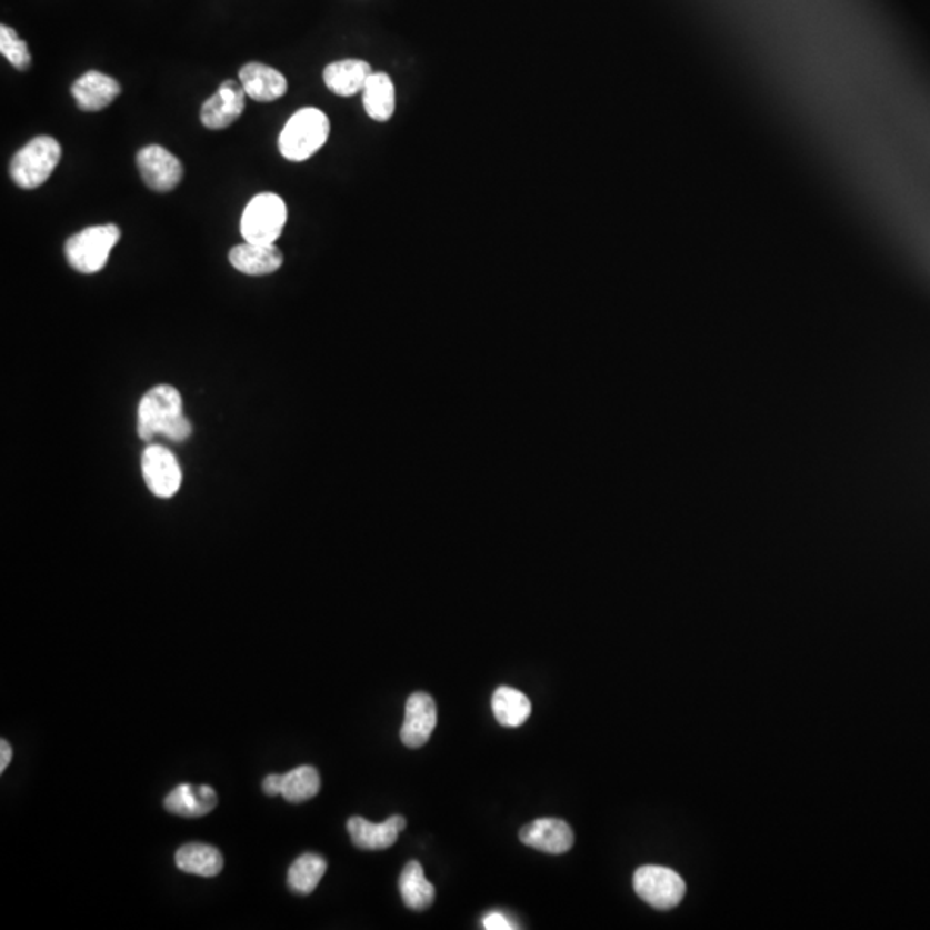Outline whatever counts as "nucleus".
Wrapping results in <instances>:
<instances>
[{
    "label": "nucleus",
    "instance_id": "nucleus-21",
    "mask_svg": "<svg viewBox=\"0 0 930 930\" xmlns=\"http://www.w3.org/2000/svg\"><path fill=\"white\" fill-rule=\"evenodd\" d=\"M178 869L200 877H216L222 870L224 860L218 848L203 842H188L177 853Z\"/></svg>",
    "mask_w": 930,
    "mask_h": 930
},
{
    "label": "nucleus",
    "instance_id": "nucleus-19",
    "mask_svg": "<svg viewBox=\"0 0 930 930\" xmlns=\"http://www.w3.org/2000/svg\"><path fill=\"white\" fill-rule=\"evenodd\" d=\"M400 894L403 903L410 910H428L434 903L437 891L434 886L426 879L424 869L419 861H409L400 876Z\"/></svg>",
    "mask_w": 930,
    "mask_h": 930
},
{
    "label": "nucleus",
    "instance_id": "nucleus-11",
    "mask_svg": "<svg viewBox=\"0 0 930 930\" xmlns=\"http://www.w3.org/2000/svg\"><path fill=\"white\" fill-rule=\"evenodd\" d=\"M519 839L526 847L548 854H562L574 847V832L560 819H538L522 827Z\"/></svg>",
    "mask_w": 930,
    "mask_h": 930
},
{
    "label": "nucleus",
    "instance_id": "nucleus-20",
    "mask_svg": "<svg viewBox=\"0 0 930 930\" xmlns=\"http://www.w3.org/2000/svg\"><path fill=\"white\" fill-rule=\"evenodd\" d=\"M494 719L503 728H519L531 716V701L519 689L502 686L491 698Z\"/></svg>",
    "mask_w": 930,
    "mask_h": 930
},
{
    "label": "nucleus",
    "instance_id": "nucleus-15",
    "mask_svg": "<svg viewBox=\"0 0 930 930\" xmlns=\"http://www.w3.org/2000/svg\"><path fill=\"white\" fill-rule=\"evenodd\" d=\"M372 71L371 64L360 59H343L326 66L322 71L324 83L340 97H352L364 90Z\"/></svg>",
    "mask_w": 930,
    "mask_h": 930
},
{
    "label": "nucleus",
    "instance_id": "nucleus-9",
    "mask_svg": "<svg viewBox=\"0 0 930 930\" xmlns=\"http://www.w3.org/2000/svg\"><path fill=\"white\" fill-rule=\"evenodd\" d=\"M246 90L237 81L228 80L218 92L203 102L200 119L209 130H224L246 111Z\"/></svg>",
    "mask_w": 930,
    "mask_h": 930
},
{
    "label": "nucleus",
    "instance_id": "nucleus-7",
    "mask_svg": "<svg viewBox=\"0 0 930 930\" xmlns=\"http://www.w3.org/2000/svg\"><path fill=\"white\" fill-rule=\"evenodd\" d=\"M140 177L153 192H171L183 180V164L161 146L143 147L137 153Z\"/></svg>",
    "mask_w": 930,
    "mask_h": 930
},
{
    "label": "nucleus",
    "instance_id": "nucleus-26",
    "mask_svg": "<svg viewBox=\"0 0 930 930\" xmlns=\"http://www.w3.org/2000/svg\"><path fill=\"white\" fill-rule=\"evenodd\" d=\"M262 789H264L268 797H281V791H283V773H271V776H268L264 782H262Z\"/></svg>",
    "mask_w": 930,
    "mask_h": 930
},
{
    "label": "nucleus",
    "instance_id": "nucleus-8",
    "mask_svg": "<svg viewBox=\"0 0 930 930\" xmlns=\"http://www.w3.org/2000/svg\"><path fill=\"white\" fill-rule=\"evenodd\" d=\"M142 474L156 497L171 498L181 487V469L168 448L150 444L142 456Z\"/></svg>",
    "mask_w": 930,
    "mask_h": 930
},
{
    "label": "nucleus",
    "instance_id": "nucleus-24",
    "mask_svg": "<svg viewBox=\"0 0 930 930\" xmlns=\"http://www.w3.org/2000/svg\"><path fill=\"white\" fill-rule=\"evenodd\" d=\"M0 52L18 71L30 69L31 54L28 50V43L21 40L8 24L0 27Z\"/></svg>",
    "mask_w": 930,
    "mask_h": 930
},
{
    "label": "nucleus",
    "instance_id": "nucleus-16",
    "mask_svg": "<svg viewBox=\"0 0 930 930\" xmlns=\"http://www.w3.org/2000/svg\"><path fill=\"white\" fill-rule=\"evenodd\" d=\"M218 804V794L211 786L180 784L169 792L164 800L168 812L174 816L196 819L203 817L214 810Z\"/></svg>",
    "mask_w": 930,
    "mask_h": 930
},
{
    "label": "nucleus",
    "instance_id": "nucleus-18",
    "mask_svg": "<svg viewBox=\"0 0 930 930\" xmlns=\"http://www.w3.org/2000/svg\"><path fill=\"white\" fill-rule=\"evenodd\" d=\"M362 102L369 118L379 123L390 121L397 109V92L391 78L387 73H372L362 90Z\"/></svg>",
    "mask_w": 930,
    "mask_h": 930
},
{
    "label": "nucleus",
    "instance_id": "nucleus-22",
    "mask_svg": "<svg viewBox=\"0 0 930 930\" xmlns=\"http://www.w3.org/2000/svg\"><path fill=\"white\" fill-rule=\"evenodd\" d=\"M328 863L316 853H306L297 858L288 870V888L296 894L307 896L318 888L324 877Z\"/></svg>",
    "mask_w": 930,
    "mask_h": 930
},
{
    "label": "nucleus",
    "instance_id": "nucleus-13",
    "mask_svg": "<svg viewBox=\"0 0 930 930\" xmlns=\"http://www.w3.org/2000/svg\"><path fill=\"white\" fill-rule=\"evenodd\" d=\"M74 100H77L78 108L84 112H97L109 108L119 93H121V84L109 77V74L100 73V71H89L83 77L78 78L71 87Z\"/></svg>",
    "mask_w": 930,
    "mask_h": 930
},
{
    "label": "nucleus",
    "instance_id": "nucleus-4",
    "mask_svg": "<svg viewBox=\"0 0 930 930\" xmlns=\"http://www.w3.org/2000/svg\"><path fill=\"white\" fill-rule=\"evenodd\" d=\"M119 238L121 230L116 224L84 228L66 241V259L74 271L93 274L106 268Z\"/></svg>",
    "mask_w": 930,
    "mask_h": 930
},
{
    "label": "nucleus",
    "instance_id": "nucleus-3",
    "mask_svg": "<svg viewBox=\"0 0 930 930\" xmlns=\"http://www.w3.org/2000/svg\"><path fill=\"white\" fill-rule=\"evenodd\" d=\"M62 149L52 137L33 138L12 158L9 172L12 181L24 190L42 187L61 162Z\"/></svg>",
    "mask_w": 930,
    "mask_h": 930
},
{
    "label": "nucleus",
    "instance_id": "nucleus-17",
    "mask_svg": "<svg viewBox=\"0 0 930 930\" xmlns=\"http://www.w3.org/2000/svg\"><path fill=\"white\" fill-rule=\"evenodd\" d=\"M283 253L276 246L241 243L230 252V262L237 271L249 276L272 274L283 266Z\"/></svg>",
    "mask_w": 930,
    "mask_h": 930
},
{
    "label": "nucleus",
    "instance_id": "nucleus-10",
    "mask_svg": "<svg viewBox=\"0 0 930 930\" xmlns=\"http://www.w3.org/2000/svg\"><path fill=\"white\" fill-rule=\"evenodd\" d=\"M438 723L437 703L428 693L410 694L406 703L400 739L407 748H421L428 743Z\"/></svg>",
    "mask_w": 930,
    "mask_h": 930
},
{
    "label": "nucleus",
    "instance_id": "nucleus-2",
    "mask_svg": "<svg viewBox=\"0 0 930 930\" xmlns=\"http://www.w3.org/2000/svg\"><path fill=\"white\" fill-rule=\"evenodd\" d=\"M330 131V118L321 109H300L281 130L280 153L291 162L307 161L326 146Z\"/></svg>",
    "mask_w": 930,
    "mask_h": 930
},
{
    "label": "nucleus",
    "instance_id": "nucleus-5",
    "mask_svg": "<svg viewBox=\"0 0 930 930\" xmlns=\"http://www.w3.org/2000/svg\"><path fill=\"white\" fill-rule=\"evenodd\" d=\"M288 209L284 200L276 193H261L247 203L241 214V237L249 243L274 246L287 224Z\"/></svg>",
    "mask_w": 930,
    "mask_h": 930
},
{
    "label": "nucleus",
    "instance_id": "nucleus-6",
    "mask_svg": "<svg viewBox=\"0 0 930 930\" xmlns=\"http://www.w3.org/2000/svg\"><path fill=\"white\" fill-rule=\"evenodd\" d=\"M634 891L650 907L670 910L681 903L686 894V884L682 877L672 869L644 866L636 870Z\"/></svg>",
    "mask_w": 930,
    "mask_h": 930
},
{
    "label": "nucleus",
    "instance_id": "nucleus-14",
    "mask_svg": "<svg viewBox=\"0 0 930 930\" xmlns=\"http://www.w3.org/2000/svg\"><path fill=\"white\" fill-rule=\"evenodd\" d=\"M241 87L256 102H274L287 93L288 81L278 69L262 62H249L240 69Z\"/></svg>",
    "mask_w": 930,
    "mask_h": 930
},
{
    "label": "nucleus",
    "instance_id": "nucleus-23",
    "mask_svg": "<svg viewBox=\"0 0 930 930\" xmlns=\"http://www.w3.org/2000/svg\"><path fill=\"white\" fill-rule=\"evenodd\" d=\"M321 789V778L314 767L302 766L283 773L281 797L290 803H303L312 800Z\"/></svg>",
    "mask_w": 930,
    "mask_h": 930
},
{
    "label": "nucleus",
    "instance_id": "nucleus-27",
    "mask_svg": "<svg viewBox=\"0 0 930 930\" xmlns=\"http://www.w3.org/2000/svg\"><path fill=\"white\" fill-rule=\"evenodd\" d=\"M11 744H9L6 739H2V741H0V772H4V770L8 769L9 763H11Z\"/></svg>",
    "mask_w": 930,
    "mask_h": 930
},
{
    "label": "nucleus",
    "instance_id": "nucleus-1",
    "mask_svg": "<svg viewBox=\"0 0 930 930\" xmlns=\"http://www.w3.org/2000/svg\"><path fill=\"white\" fill-rule=\"evenodd\" d=\"M138 437L150 441L162 434L172 441L187 440L192 434V424L183 416V402L177 388L159 384L143 394L138 406Z\"/></svg>",
    "mask_w": 930,
    "mask_h": 930
},
{
    "label": "nucleus",
    "instance_id": "nucleus-25",
    "mask_svg": "<svg viewBox=\"0 0 930 930\" xmlns=\"http://www.w3.org/2000/svg\"><path fill=\"white\" fill-rule=\"evenodd\" d=\"M482 926L488 930L516 929V926H512V922L503 913H500V911H491V913H488L484 920H482Z\"/></svg>",
    "mask_w": 930,
    "mask_h": 930
},
{
    "label": "nucleus",
    "instance_id": "nucleus-12",
    "mask_svg": "<svg viewBox=\"0 0 930 930\" xmlns=\"http://www.w3.org/2000/svg\"><path fill=\"white\" fill-rule=\"evenodd\" d=\"M353 844L360 850L379 851L393 847L400 832L407 827L406 817L393 816L383 823H372L362 817H352L347 823Z\"/></svg>",
    "mask_w": 930,
    "mask_h": 930
}]
</instances>
